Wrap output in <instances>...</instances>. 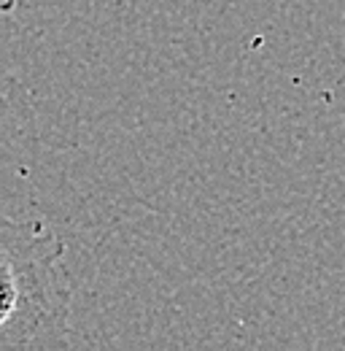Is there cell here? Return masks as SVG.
<instances>
[{"label":"cell","instance_id":"1","mask_svg":"<svg viewBox=\"0 0 345 351\" xmlns=\"http://www.w3.org/2000/svg\"><path fill=\"white\" fill-rule=\"evenodd\" d=\"M65 243L43 221L3 219L0 227V346L49 343L71 308Z\"/></svg>","mask_w":345,"mask_h":351},{"label":"cell","instance_id":"2","mask_svg":"<svg viewBox=\"0 0 345 351\" xmlns=\"http://www.w3.org/2000/svg\"><path fill=\"white\" fill-rule=\"evenodd\" d=\"M14 5H16V0H3V11H5V14H11Z\"/></svg>","mask_w":345,"mask_h":351}]
</instances>
